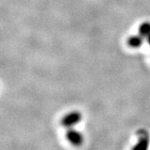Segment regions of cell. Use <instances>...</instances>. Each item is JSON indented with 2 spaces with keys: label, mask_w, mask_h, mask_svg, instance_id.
Here are the masks:
<instances>
[{
  "label": "cell",
  "mask_w": 150,
  "mask_h": 150,
  "mask_svg": "<svg viewBox=\"0 0 150 150\" xmlns=\"http://www.w3.org/2000/svg\"><path fill=\"white\" fill-rule=\"evenodd\" d=\"M82 119V114L79 111H73L66 114L61 120V124L65 128H72L79 123Z\"/></svg>",
  "instance_id": "obj_1"
},
{
  "label": "cell",
  "mask_w": 150,
  "mask_h": 150,
  "mask_svg": "<svg viewBox=\"0 0 150 150\" xmlns=\"http://www.w3.org/2000/svg\"><path fill=\"white\" fill-rule=\"evenodd\" d=\"M66 139L69 142L70 144H72L74 146H80L83 143V136L81 134L80 132L69 128L68 131L66 132Z\"/></svg>",
  "instance_id": "obj_2"
},
{
  "label": "cell",
  "mask_w": 150,
  "mask_h": 150,
  "mask_svg": "<svg viewBox=\"0 0 150 150\" xmlns=\"http://www.w3.org/2000/svg\"><path fill=\"white\" fill-rule=\"evenodd\" d=\"M144 41V38L141 36L139 33L137 35H133L129 38L128 39V45L130 48H140Z\"/></svg>",
  "instance_id": "obj_3"
},
{
  "label": "cell",
  "mask_w": 150,
  "mask_h": 150,
  "mask_svg": "<svg viewBox=\"0 0 150 150\" xmlns=\"http://www.w3.org/2000/svg\"><path fill=\"white\" fill-rule=\"evenodd\" d=\"M149 146V138L148 134H144L139 140V142L135 144L132 150H148Z\"/></svg>",
  "instance_id": "obj_4"
},
{
  "label": "cell",
  "mask_w": 150,
  "mask_h": 150,
  "mask_svg": "<svg viewBox=\"0 0 150 150\" xmlns=\"http://www.w3.org/2000/svg\"><path fill=\"white\" fill-rule=\"evenodd\" d=\"M139 33L144 38H147L150 35V23L144 22L139 28Z\"/></svg>",
  "instance_id": "obj_5"
},
{
  "label": "cell",
  "mask_w": 150,
  "mask_h": 150,
  "mask_svg": "<svg viewBox=\"0 0 150 150\" xmlns=\"http://www.w3.org/2000/svg\"><path fill=\"white\" fill-rule=\"evenodd\" d=\"M146 38H147V42H148V43L150 45V35L149 36H148Z\"/></svg>",
  "instance_id": "obj_6"
}]
</instances>
